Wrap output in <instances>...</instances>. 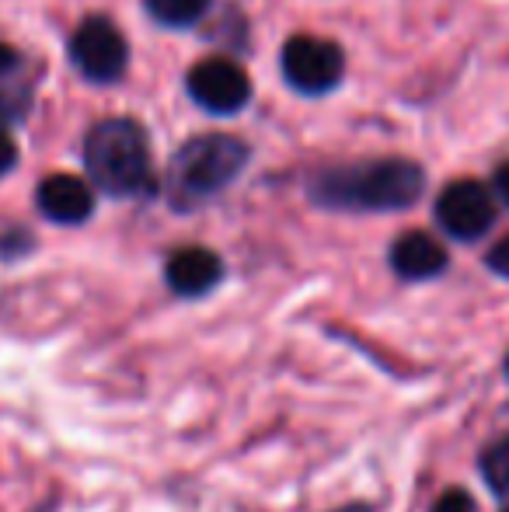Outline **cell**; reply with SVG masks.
<instances>
[{
  "label": "cell",
  "instance_id": "obj_1",
  "mask_svg": "<svg viewBox=\"0 0 509 512\" xmlns=\"http://www.w3.org/2000/svg\"><path fill=\"white\" fill-rule=\"evenodd\" d=\"M426 192V171L408 157L335 164L307 182V196L321 209L339 213H398L415 206Z\"/></svg>",
  "mask_w": 509,
  "mask_h": 512
},
{
  "label": "cell",
  "instance_id": "obj_2",
  "mask_svg": "<svg viewBox=\"0 0 509 512\" xmlns=\"http://www.w3.org/2000/svg\"><path fill=\"white\" fill-rule=\"evenodd\" d=\"M84 168L91 185L112 199H143L157 185L147 129L126 115L91 126L84 140Z\"/></svg>",
  "mask_w": 509,
  "mask_h": 512
},
{
  "label": "cell",
  "instance_id": "obj_3",
  "mask_svg": "<svg viewBox=\"0 0 509 512\" xmlns=\"http://www.w3.org/2000/svg\"><path fill=\"white\" fill-rule=\"evenodd\" d=\"M252 161V147L227 133H199L175 150L164 175V192L175 209H196L220 196Z\"/></svg>",
  "mask_w": 509,
  "mask_h": 512
},
{
  "label": "cell",
  "instance_id": "obj_4",
  "mask_svg": "<svg viewBox=\"0 0 509 512\" xmlns=\"http://www.w3.org/2000/svg\"><path fill=\"white\" fill-rule=\"evenodd\" d=\"M283 77L297 95L321 98L335 91L346 74V53L335 46L332 39H318V35H293L283 46L279 56Z\"/></svg>",
  "mask_w": 509,
  "mask_h": 512
},
{
  "label": "cell",
  "instance_id": "obj_5",
  "mask_svg": "<svg viewBox=\"0 0 509 512\" xmlns=\"http://www.w3.org/2000/svg\"><path fill=\"white\" fill-rule=\"evenodd\" d=\"M70 63L91 84H116L129 67L126 35L102 14H91L70 35Z\"/></svg>",
  "mask_w": 509,
  "mask_h": 512
},
{
  "label": "cell",
  "instance_id": "obj_6",
  "mask_svg": "<svg viewBox=\"0 0 509 512\" xmlns=\"http://www.w3.org/2000/svg\"><path fill=\"white\" fill-rule=\"evenodd\" d=\"M436 223L454 241H478L496 223V196L482 182H475V178L450 182L436 196Z\"/></svg>",
  "mask_w": 509,
  "mask_h": 512
},
{
  "label": "cell",
  "instance_id": "obj_7",
  "mask_svg": "<svg viewBox=\"0 0 509 512\" xmlns=\"http://www.w3.org/2000/svg\"><path fill=\"white\" fill-rule=\"evenodd\" d=\"M185 91L210 115H234L252 102V81L227 56H210V60L196 63L185 77Z\"/></svg>",
  "mask_w": 509,
  "mask_h": 512
},
{
  "label": "cell",
  "instance_id": "obj_8",
  "mask_svg": "<svg viewBox=\"0 0 509 512\" xmlns=\"http://www.w3.org/2000/svg\"><path fill=\"white\" fill-rule=\"evenodd\" d=\"M220 279H224V262H220V255L210 248H199V244L171 251L168 262H164V283L182 300L206 297V293L217 290Z\"/></svg>",
  "mask_w": 509,
  "mask_h": 512
},
{
  "label": "cell",
  "instance_id": "obj_9",
  "mask_svg": "<svg viewBox=\"0 0 509 512\" xmlns=\"http://www.w3.org/2000/svg\"><path fill=\"white\" fill-rule=\"evenodd\" d=\"M35 206L46 220L77 227L95 213V189L77 175H49L42 178L39 192H35Z\"/></svg>",
  "mask_w": 509,
  "mask_h": 512
},
{
  "label": "cell",
  "instance_id": "obj_10",
  "mask_svg": "<svg viewBox=\"0 0 509 512\" xmlns=\"http://www.w3.org/2000/svg\"><path fill=\"white\" fill-rule=\"evenodd\" d=\"M391 269L398 279L405 283H426V279H436L447 272L450 265V255L433 234L426 230H408L401 234L398 241L391 244Z\"/></svg>",
  "mask_w": 509,
  "mask_h": 512
},
{
  "label": "cell",
  "instance_id": "obj_11",
  "mask_svg": "<svg viewBox=\"0 0 509 512\" xmlns=\"http://www.w3.org/2000/svg\"><path fill=\"white\" fill-rule=\"evenodd\" d=\"M147 14L164 28H192L206 11L210 0H143Z\"/></svg>",
  "mask_w": 509,
  "mask_h": 512
},
{
  "label": "cell",
  "instance_id": "obj_12",
  "mask_svg": "<svg viewBox=\"0 0 509 512\" xmlns=\"http://www.w3.org/2000/svg\"><path fill=\"white\" fill-rule=\"evenodd\" d=\"M478 464H482V474H485V481H489L492 492L509 499V436L492 446H485Z\"/></svg>",
  "mask_w": 509,
  "mask_h": 512
},
{
  "label": "cell",
  "instance_id": "obj_13",
  "mask_svg": "<svg viewBox=\"0 0 509 512\" xmlns=\"http://www.w3.org/2000/svg\"><path fill=\"white\" fill-rule=\"evenodd\" d=\"M28 112V98L14 95V91H0V133H7V126L21 119Z\"/></svg>",
  "mask_w": 509,
  "mask_h": 512
},
{
  "label": "cell",
  "instance_id": "obj_14",
  "mask_svg": "<svg viewBox=\"0 0 509 512\" xmlns=\"http://www.w3.org/2000/svg\"><path fill=\"white\" fill-rule=\"evenodd\" d=\"M429 512H478V506L464 488H450V492H443L440 499L433 502Z\"/></svg>",
  "mask_w": 509,
  "mask_h": 512
},
{
  "label": "cell",
  "instance_id": "obj_15",
  "mask_svg": "<svg viewBox=\"0 0 509 512\" xmlns=\"http://www.w3.org/2000/svg\"><path fill=\"white\" fill-rule=\"evenodd\" d=\"M28 248H32V237H28L21 227L7 230V234L0 237V258H7V262H11V258H21Z\"/></svg>",
  "mask_w": 509,
  "mask_h": 512
},
{
  "label": "cell",
  "instance_id": "obj_16",
  "mask_svg": "<svg viewBox=\"0 0 509 512\" xmlns=\"http://www.w3.org/2000/svg\"><path fill=\"white\" fill-rule=\"evenodd\" d=\"M485 265H489V269L496 272L499 279H509V237H503V241L492 244L489 255H485Z\"/></svg>",
  "mask_w": 509,
  "mask_h": 512
},
{
  "label": "cell",
  "instance_id": "obj_17",
  "mask_svg": "<svg viewBox=\"0 0 509 512\" xmlns=\"http://www.w3.org/2000/svg\"><path fill=\"white\" fill-rule=\"evenodd\" d=\"M14 164H18V143L11 140V133H0V178L14 171Z\"/></svg>",
  "mask_w": 509,
  "mask_h": 512
},
{
  "label": "cell",
  "instance_id": "obj_18",
  "mask_svg": "<svg viewBox=\"0 0 509 512\" xmlns=\"http://www.w3.org/2000/svg\"><path fill=\"white\" fill-rule=\"evenodd\" d=\"M18 67H21V56H18V49H11V46H0V84H4L7 77H11Z\"/></svg>",
  "mask_w": 509,
  "mask_h": 512
},
{
  "label": "cell",
  "instance_id": "obj_19",
  "mask_svg": "<svg viewBox=\"0 0 509 512\" xmlns=\"http://www.w3.org/2000/svg\"><path fill=\"white\" fill-rule=\"evenodd\" d=\"M492 192H496V196L503 199V206L509 209V161L499 164L496 175H492Z\"/></svg>",
  "mask_w": 509,
  "mask_h": 512
},
{
  "label": "cell",
  "instance_id": "obj_20",
  "mask_svg": "<svg viewBox=\"0 0 509 512\" xmlns=\"http://www.w3.org/2000/svg\"><path fill=\"white\" fill-rule=\"evenodd\" d=\"M332 512H374V506H367V502H353V506H339Z\"/></svg>",
  "mask_w": 509,
  "mask_h": 512
},
{
  "label": "cell",
  "instance_id": "obj_21",
  "mask_svg": "<svg viewBox=\"0 0 509 512\" xmlns=\"http://www.w3.org/2000/svg\"><path fill=\"white\" fill-rule=\"evenodd\" d=\"M503 373H506V380H509V349H506V359H503Z\"/></svg>",
  "mask_w": 509,
  "mask_h": 512
},
{
  "label": "cell",
  "instance_id": "obj_22",
  "mask_svg": "<svg viewBox=\"0 0 509 512\" xmlns=\"http://www.w3.org/2000/svg\"><path fill=\"white\" fill-rule=\"evenodd\" d=\"M39 512H46V509H39Z\"/></svg>",
  "mask_w": 509,
  "mask_h": 512
},
{
  "label": "cell",
  "instance_id": "obj_23",
  "mask_svg": "<svg viewBox=\"0 0 509 512\" xmlns=\"http://www.w3.org/2000/svg\"><path fill=\"white\" fill-rule=\"evenodd\" d=\"M503 512H509V509H503Z\"/></svg>",
  "mask_w": 509,
  "mask_h": 512
}]
</instances>
